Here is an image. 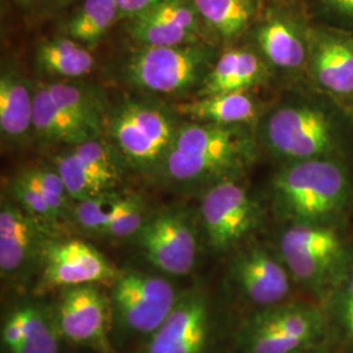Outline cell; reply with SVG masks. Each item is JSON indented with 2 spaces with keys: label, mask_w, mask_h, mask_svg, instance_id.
<instances>
[{
  "label": "cell",
  "mask_w": 353,
  "mask_h": 353,
  "mask_svg": "<svg viewBox=\"0 0 353 353\" xmlns=\"http://www.w3.org/2000/svg\"><path fill=\"white\" fill-rule=\"evenodd\" d=\"M144 224V211L139 199L127 196L122 210L110 221V224L102 230L101 234L113 239H125L138 234Z\"/></svg>",
  "instance_id": "cell-34"
},
{
  "label": "cell",
  "mask_w": 353,
  "mask_h": 353,
  "mask_svg": "<svg viewBox=\"0 0 353 353\" xmlns=\"http://www.w3.org/2000/svg\"><path fill=\"white\" fill-rule=\"evenodd\" d=\"M115 1L119 7L121 16H127L131 19L139 13L151 10L153 7L170 0H115Z\"/></svg>",
  "instance_id": "cell-37"
},
{
  "label": "cell",
  "mask_w": 353,
  "mask_h": 353,
  "mask_svg": "<svg viewBox=\"0 0 353 353\" xmlns=\"http://www.w3.org/2000/svg\"><path fill=\"white\" fill-rule=\"evenodd\" d=\"M176 110L196 122L217 126H246L258 118V105L248 92L204 96Z\"/></svg>",
  "instance_id": "cell-20"
},
{
  "label": "cell",
  "mask_w": 353,
  "mask_h": 353,
  "mask_svg": "<svg viewBox=\"0 0 353 353\" xmlns=\"http://www.w3.org/2000/svg\"><path fill=\"white\" fill-rule=\"evenodd\" d=\"M16 4H19V6H23V7H26V6H29V4H32L34 0H13Z\"/></svg>",
  "instance_id": "cell-38"
},
{
  "label": "cell",
  "mask_w": 353,
  "mask_h": 353,
  "mask_svg": "<svg viewBox=\"0 0 353 353\" xmlns=\"http://www.w3.org/2000/svg\"><path fill=\"white\" fill-rule=\"evenodd\" d=\"M121 16L115 0H84L67 24V34L79 43L99 42Z\"/></svg>",
  "instance_id": "cell-25"
},
{
  "label": "cell",
  "mask_w": 353,
  "mask_h": 353,
  "mask_svg": "<svg viewBox=\"0 0 353 353\" xmlns=\"http://www.w3.org/2000/svg\"><path fill=\"white\" fill-rule=\"evenodd\" d=\"M307 75L316 90L353 114V34L310 26Z\"/></svg>",
  "instance_id": "cell-8"
},
{
  "label": "cell",
  "mask_w": 353,
  "mask_h": 353,
  "mask_svg": "<svg viewBox=\"0 0 353 353\" xmlns=\"http://www.w3.org/2000/svg\"><path fill=\"white\" fill-rule=\"evenodd\" d=\"M208 332V307L201 294L178 300L152 334L147 353H202Z\"/></svg>",
  "instance_id": "cell-16"
},
{
  "label": "cell",
  "mask_w": 353,
  "mask_h": 353,
  "mask_svg": "<svg viewBox=\"0 0 353 353\" xmlns=\"http://www.w3.org/2000/svg\"><path fill=\"white\" fill-rule=\"evenodd\" d=\"M271 192L288 224L341 225L353 203L351 166L344 160L287 163L272 178Z\"/></svg>",
  "instance_id": "cell-2"
},
{
  "label": "cell",
  "mask_w": 353,
  "mask_h": 353,
  "mask_svg": "<svg viewBox=\"0 0 353 353\" xmlns=\"http://www.w3.org/2000/svg\"><path fill=\"white\" fill-rule=\"evenodd\" d=\"M74 153L87 165L89 170L97 176L102 183L112 189L118 181V169L109 148L99 140H88L74 147Z\"/></svg>",
  "instance_id": "cell-31"
},
{
  "label": "cell",
  "mask_w": 353,
  "mask_h": 353,
  "mask_svg": "<svg viewBox=\"0 0 353 353\" xmlns=\"http://www.w3.org/2000/svg\"><path fill=\"white\" fill-rule=\"evenodd\" d=\"M137 236L147 259L165 274L183 276L195 265V233L182 214H157L145 221Z\"/></svg>",
  "instance_id": "cell-11"
},
{
  "label": "cell",
  "mask_w": 353,
  "mask_h": 353,
  "mask_svg": "<svg viewBox=\"0 0 353 353\" xmlns=\"http://www.w3.org/2000/svg\"><path fill=\"white\" fill-rule=\"evenodd\" d=\"M201 216L210 246L220 252L239 246L259 223L256 203L236 178L210 186L201 203Z\"/></svg>",
  "instance_id": "cell-7"
},
{
  "label": "cell",
  "mask_w": 353,
  "mask_h": 353,
  "mask_svg": "<svg viewBox=\"0 0 353 353\" xmlns=\"http://www.w3.org/2000/svg\"><path fill=\"white\" fill-rule=\"evenodd\" d=\"M55 170L63 179L64 186L71 199L83 202L99 196L110 190L94 176L74 151L61 154L55 159Z\"/></svg>",
  "instance_id": "cell-27"
},
{
  "label": "cell",
  "mask_w": 353,
  "mask_h": 353,
  "mask_svg": "<svg viewBox=\"0 0 353 353\" xmlns=\"http://www.w3.org/2000/svg\"><path fill=\"white\" fill-rule=\"evenodd\" d=\"M51 99L65 113L96 139L102 126L101 108L99 101L83 88L70 84L45 85Z\"/></svg>",
  "instance_id": "cell-26"
},
{
  "label": "cell",
  "mask_w": 353,
  "mask_h": 353,
  "mask_svg": "<svg viewBox=\"0 0 353 353\" xmlns=\"http://www.w3.org/2000/svg\"><path fill=\"white\" fill-rule=\"evenodd\" d=\"M37 63L50 75L81 77L90 74L94 58L75 39L59 37L39 45Z\"/></svg>",
  "instance_id": "cell-23"
},
{
  "label": "cell",
  "mask_w": 353,
  "mask_h": 353,
  "mask_svg": "<svg viewBox=\"0 0 353 353\" xmlns=\"http://www.w3.org/2000/svg\"><path fill=\"white\" fill-rule=\"evenodd\" d=\"M278 255L293 281L321 299L332 296L353 262L341 225L288 224L279 237Z\"/></svg>",
  "instance_id": "cell-4"
},
{
  "label": "cell",
  "mask_w": 353,
  "mask_h": 353,
  "mask_svg": "<svg viewBox=\"0 0 353 353\" xmlns=\"http://www.w3.org/2000/svg\"><path fill=\"white\" fill-rule=\"evenodd\" d=\"M267 64L262 55L240 48L224 52L203 80V94L248 92L265 81Z\"/></svg>",
  "instance_id": "cell-19"
},
{
  "label": "cell",
  "mask_w": 353,
  "mask_h": 353,
  "mask_svg": "<svg viewBox=\"0 0 353 353\" xmlns=\"http://www.w3.org/2000/svg\"><path fill=\"white\" fill-rule=\"evenodd\" d=\"M265 148L287 163L344 160L353 153V114L326 94L287 101L267 114L261 125Z\"/></svg>",
  "instance_id": "cell-1"
},
{
  "label": "cell",
  "mask_w": 353,
  "mask_h": 353,
  "mask_svg": "<svg viewBox=\"0 0 353 353\" xmlns=\"http://www.w3.org/2000/svg\"><path fill=\"white\" fill-rule=\"evenodd\" d=\"M331 299L345 338L353 343V262L341 279Z\"/></svg>",
  "instance_id": "cell-35"
},
{
  "label": "cell",
  "mask_w": 353,
  "mask_h": 353,
  "mask_svg": "<svg viewBox=\"0 0 353 353\" xmlns=\"http://www.w3.org/2000/svg\"><path fill=\"white\" fill-rule=\"evenodd\" d=\"M63 1H65V3H67V1H72V0H63Z\"/></svg>",
  "instance_id": "cell-40"
},
{
  "label": "cell",
  "mask_w": 353,
  "mask_h": 353,
  "mask_svg": "<svg viewBox=\"0 0 353 353\" xmlns=\"http://www.w3.org/2000/svg\"><path fill=\"white\" fill-rule=\"evenodd\" d=\"M37 221L10 199H3L0 208V271L12 276L24 270L36 255Z\"/></svg>",
  "instance_id": "cell-18"
},
{
  "label": "cell",
  "mask_w": 353,
  "mask_h": 353,
  "mask_svg": "<svg viewBox=\"0 0 353 353\" xmlns=\"http://www.w3.org/2000/svg\"><path fill=\"white\" fill-rule=\"evenodd\" d=\"M294 353H323L321 352V351H318V350H314V348H309V347H306V348H303V350H300V351H297V352Z\"/></svg>",
  "instance_id": "cell-39"
},
{
  "label": "cell",
  "mask_w": 353,
  "mask_h": 353,
  "mask_svg": "<svg viewBox=\"0 0 353 353\" xmlns=\"http://www.w3.org/2000/svg\"><path fill=\"white\" fill-rule=\"evenodd\" d=\"M19 176L24 178L28 183H30L45 198L58 220L67 214L68 199L71 198L64 186L63 179L57 170L30 168L21 172Z\"/></svg>",
  "instance_id": "cell-30"
},
{
  "label": "cell",
  "mask_w": 353,
  "mask_h": 353,
  "mask_svg": "<svg viewBox=\"0 0 353 353\" xmlns=\"http://www.w3.org/2000/svg\"><path fill=\"white\" fill-rule=\"evenodd\" d=\"M33 130L42 139L79 145L94 138L51 99L46 87L34 90Z\"/></svg>",
  "instance_id": "cell-22"
},
{
  "label": "cell",
  "mask_w": 353,
  "mask_h": 353,
  "mask_svg": "<svg viewBox=\"0 0 353 353\" xmlns=\"http://www.w3.org/2000/svg\"><path fill=\"white\" fill-rule=\"evenodd\" d=\"M232 275L241 294L262 309L284 303L292 290L287 267L279 255L262 246H250L233 262Z\"/></svg>",
  "instance_id": "cell-14"
},
{
  "label": "cell",
  "mask_w": 353,
  "mask_h": 353,
  "mask_svg": "<svg viewBox=\"0 0 353 353\" xmlns=\"http://www.w3.org/2000/svg\"><path fill=\"white\" fill-rule=\"evenodd\" d=\"M127 30L150 48L196 45L201 34L199 14L188 0H170L131 17Z\"/></svg>",
  "instance_id": "cell-15"
},
{
  "label": "cell",
  "mask_w": 353,
  "mask_h": 353,
  "mask_svg": "<svg viewBox=\"0 0 353 353\" xmlns=\"http://www.w3.org/2000/svg\"><path fill=\"white\" fill-rule=\"evenodd\" d=\"M109 323V303L94 285L64 290L58 307V326L68 341L110 353Z\"/></svg>",
  "instance_id": "cell-13"
},
{
  "label": "cell",
  "mask_w": 353,
  "mask_h": 353,
  "mask_svg": "<svg viewBox=\"0 0 353 353\" xmlns=\"http://www.w3.org/2000/svg\"><path fill=\"white\" fill-rule=\"evenodd\" d=\"M309 28L288 16L268 17L255 33L263 59L290 75L307 72Z\"/></svg>",
  "instance_id": "cell-17"
},
{
  "label": "cell",
  "mask_w": 353,
  "mask_h": 353,
  "mask_svg": "<svg viewBox=\"0 0 353 353\" xmlns=\"http://www.w3.org/2000/svg\"><path fill=\"white\" fill-rule=\"evenodd\" d=\"M113 303L130 330L153 334L176 306V290L163 278L143 272L121 274L114 281Z\"/></svg>",
  "instance_id": "cell-10"
},
{
  "label": "cell",
  "mask_w": 353,
  "mask_h": 353,
  "mask_svg": "<svg viewBox=\"0 0 353 353\" xmlns=\"http://www.w3.org/2000/svg\"><path fill=\"white\" fill-rule=\"evenodd\" d=\"M325 327L326 316L319 306L280 303L252 316L243 343L248 353H294L310 347Z\"/></svg>",
  "instance_id": "cell-5"
},
{
  "label": "cell",
  "mask_w": 353,
  "mask_h": 353,
  "mask_svg": "<svg viewBox=\"0 0 353 353\" xmlns=\"http://www.w3.org/2000/svg\"><path fill=\"white\" fill-rule=\"evenodd\" d=\"M19 316L24 339L11 353H58V338L48 316L34 306L14 310Z\"/></svg>",
  "instance_id": "cell-28"
},
{
  "label": "cell",
  "mask_w": 353,
  "mask_h": 353,
  "mask_svg": "<svg viewBox=\"0 0 353 353\" xmlns=\"http://www.w3.org/2000/svg\"><path fill=\"white\" fill-rule=\"evenodd\" d=\"M254 159V141L243 126L195 123L176 130L164 169L178 183L236 178Z\"/></svg>",
  "instance_id": "cell-3"
},
{
  "label": "cell",
  "mask_w": 353,
  "mask_h": 353,
  "mask_svg": "<svg viewBox=\"0 0 353 353\" xmlns=\"http://www.w3.org/2000/svg\"><path fill=\"white\" fill-rule=\"evenodd\" d=\"M192 4L199 17L225 39L239 37L256 8L254 0H192Z\"/></svg>",
  "instance_id": "cell-24"
},
{
  "label": "cell",
  "mask_w": 353,
  "mask_h": 353,
  "mask_svg": "<svg viewBox=\"0 0 353 353\" xmlns=\"http://www.w3.org/2000/svg\"><path fill=\"white\" fill-rule=\"evenodd\" d=\"M33 97L26 81L10 72L0 79V131L7 140H20L33 128Z\"/></svg>",
  "instance_id": "cell-21"
},
{
  "label": "cell",
  "mask_w": 353,
  "mask_h": 353,
  "mask_svg": "<svg viewBox=\"0 0 353 353\" xmlns=\"http://www.w3.org/2000/svg\"><path fill=\"white\" fill-rule=\"evenodd\" d=\"M318 26L353 34V0H313Z\"/></svg>",
  "instance_id": "cell-33"
},
{
  "label": "cell",
  "mask_w": 353,
  "mask_h": 353,
  "mask_svg": "<svg viewBox=\"0 0 353 353\" xmlns=\"http://www.w3.org/2000/svg\"><path fill=\"white\" fill-rule=\"evenodd\" d=\"M173 122L157 108L144 103L123 106L112 122V134L127 160L138 166L163 161L176 137Z\"/></svg>",
  "instance_id": "cell-9"
},
{
  "label": "cell",
  "mask_w": 353,
  "mask_h": 353,
  "mask_svg": "<svg viewBox=\"0 0 353 353\" xmlns=\"http://www.w3.org/2000/svg\"><path fill=\"white\" fill-rule=\"evenodd\" d=\"M119 274L101 252L85 242L68 240L45 252L43 288H74L113 283Z\"/></svg>",
  "instance_id": "cell-12"
},
{
  "label": "cell",
  "mask_w": 353,
  "mask_h": 353,
  "mask_svg": "<svg viewBox=\"0 0 353 353\" xmlns=\"http://www.w3.org/2000/svg\"><path fill=\"white\" fill-rule=\"evenodd\" d=\"M210 59V50L198 43L176 48L144 46L130 61L127 72L139 88L172 94L195 85Z\"/></svg>",
  "instance_id": "cell-6"
},
{
  "label": "cell",
  "mask_w": 353,
  "mask_h": 353,
  "mask_svg": "<svg viewBox=\"0 0 353 353\" xmlns=\"http://www.w3.org/2000/svg\"><path fill=\"white\" fill-rule=\"evenodd\" d=\"M126 199L127 196L109 191L88 201L79 202L74 210L76 221L83 229L101 234L102 230L122 210Z\"/></svg>",
  "instance_id": "cell-29"
},
{
  "label": "cell",
  "mask_w": 353,
  "mask_h": 353,
  "mask_svg": "<svg viewBox=\"0 0 353 353\" xmlns=\"http://www.w3.org/2000/svg\"><path fill=\"white\" fill-rule=\"evenodd\" d=\"M11 191L16 203L36 221H41L48 225L58 223L57 216L52 212L45 198L30 183H28L24 178L14 176Z\"/></svg>",
  "instance_id": "cell-32"
},
{
  "label": "cell",
  "mask_w": 353,
  "mask_h": 353,
  "mask_svg": "<svg viewBox=\"0 0 353 353\" xmlns=\"http://www.w3.org/2000/svg\"><path fill=\"white\" fill-rule=\"evenodd\" d=\"M23 339H24V331H23L21 322L16 314V312H13L12 314L7 318V321L4 323L3 343L7 347V350L10 352H12L17 345H20Z\"/></svg>",
  "instance_id": "cell-36"
}]
</instances>
